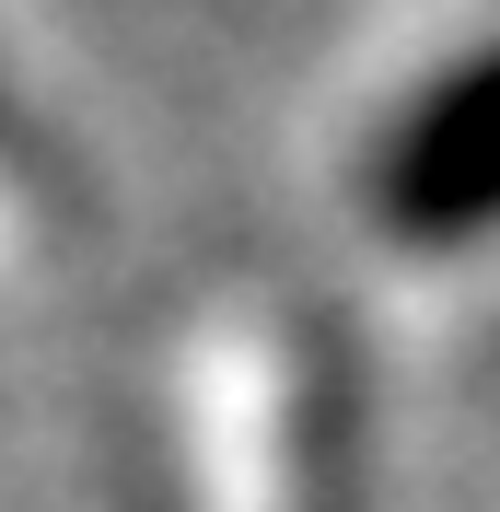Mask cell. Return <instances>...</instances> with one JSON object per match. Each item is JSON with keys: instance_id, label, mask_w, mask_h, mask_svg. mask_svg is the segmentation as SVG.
<instances>
[{"instance_id": "6da1fadb", "label": "cell", "mask_w": 500, "mask_h": 512, "mask_svg": "<svg viewBox=\"0 0 500 512\" xmlns=\"http://www.w3.org/2000/svg\"><path fill=\"white\" fill-rule=\"evenodd\" d=\"M407 198H419V222H489L500 210V70L431 117V140L407 152Z\"/></svg>"}]
</instances>
